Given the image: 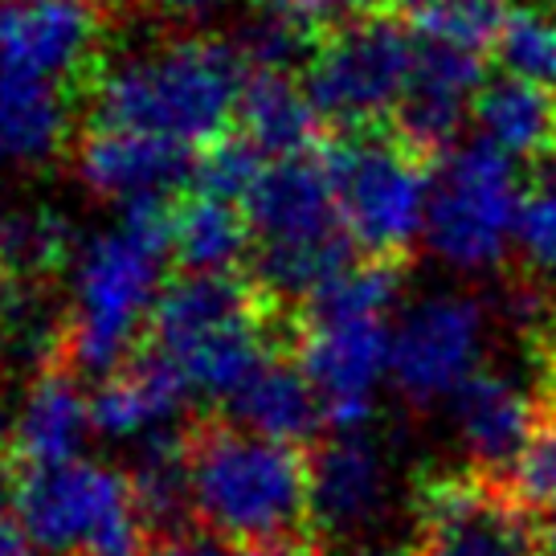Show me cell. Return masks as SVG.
<instances>
[{
  "instance_id": "cell-1",
  "label": "cell",
  "mask_w": 556,
  "mask_h": 556,
  "mask_svg": "<svg viewBox=\"0 0 556 556\" xmlns=\"http://www.w3.org/2000/svg\"><path fill=\"white\" fill-rule=\"evenodd\" d=\"M197 528L233 548L319 536L312 516V454L245 430L226 414L185 421ZM324 540V536H319Z\"/></svg>"
},
{
  "instance_id": "cell-2",
  "label": "cell",
  "mask_w": 556,
  "mask_h": 556,
  "mask_svg": "<svg viewBox=\"0 0 556 556\" xmlns=\"http://www.w3.org/2000/svg\"><path fill=\"white\" fill-rule=\"evenodd\" d=\"M245 78L250 62L233 37L173 29L127 62H106L87 123L136 127L205 148L233 127Z\"/></svg>"
},
{
  "instance_id": "cell-28",
  "label": "cell",
  "mask_w": 556,
  "mask_h": 556,
  "mask_svg": "<svg viewBox=\"0 0 556 556\" xmlns=\"http://www.w3.org/2000/svg\"><path fill=\"white\" fill-rule=\"evenodd\" d=\"M516 245L540 287L556 282V189H540L523 201Z\"/></svg>"
},
{
  "instance_id": "cell-34",
  "label": "cell",
  "mask_w": 556,
  "mask_h": 556,
  "mask_svg": "<svg viewBox=\"0 0 556 556\" xmlns=\"http://www.w3.org/2000/svg\"><path fill=\"white\" fill-rule=\"evenodd\" d=\"M536 553L540 556H556V507L540 516V523H536Z\"/></svg>"
},
{
  "instance_id": "cell-25",
  "label": "cell",
  "mask_w": 556,
  "mask_h": 556,
  "mask_svg": "<svg viewBox=\"0 0 556 556\" xmlns=\"http://www.w3.org/2000/svg\"><path fill=\"white\" fill-rule=\"evenodd\" d=\"M495 58L504 62L507 74L540 83L556 90V13L540 4H516L507 9L500 37H495Z\"/></svg>"
},
{
  "instance_id": "cell-35",
  "label": "cell",
  "mask_w": 556,
  "mask_h": 556,
  "mask_svg": "<svg viewBox=\"0 0 556 556\" xmlns=\"http://www.w3.org/2000/svg\"><path fill=\"white\" fill-rule=\"evenodd\" d=\"M103 4H106V9H111V13H115V17H127V13H136V9H139V0H103Z\"/></svg>"
},
{
  "instance_id": "cell-18",
  "label": "cell",
  "mask_w": 556,
  "mask_h": 556,
  "mask_svg": "<svg viewBox=\"0 0 556 556\" xmlns=\"http://www.w3.org/2000/svg\"><path fill=\"white\" fill-rule=\"evenodd\" d=\"M384 504V454L361 430H331L312 446V516L319 536H352Z\"/></svg>"
},
{
  "instance_id": "cell-11",
  "label": "cell",
  "mask_w": 556,
  "mask_h": 556,
  "mask_svg": "<svg viewBox=\"0 0 556 556\" xmlns=\"http://www.w3.org/2000/svg\"><path fill=\"white\" fill-rule=\"evenodd\" d=\"M295 356L328 405L331 430H361L393 361V331L384 319L299 324Z\"/></svg>"
},
{
  "instance_id": "cell-7",
  "label": "cell",
  "mask_w": 556,
  "mask_h": 556,
  "mask_svg": "<svg viewBox=\"0 0 556 556\" xmlns=\"http://www.w3.org/2000/svg\"><path fill=\"white\" fill-rule=\"evenodd\" d=\"M115 25L103 0H0V66L74 90L90 115Z\"/></svg>"
},
{
  "instance_id": "cell-32",
  "label": "cell",
  "mask_w": 556,
  "mask_h": 556,
  "mask_svg": "<svg viewBox=\"0 0 556 556\" xmlns=\"http://www.w3.org/2000/svg\"><path fill=\"white\" fill-rule=\"evenodd\" d=\"M226 0H139V9L143 13H152V17L168 21L173 29H189L192 21L208 17L213 9H222Z\"/></svg>"
},
{
  "instance_id": "cell-16",
  "label": "cell",
  "mask_w": 556,
  "mask_h": 556,
  "mask_svg": "<svg viewBox=\"0 0 556 556\" xmlns=\"http://www.w3.org/2000/svg\"><path fill=\"white\" fill-rule=\"evenodd\" d=\"M540 414L544 401L528 397L511 377L491 368L470 372L454 393V430L467 454V467L500 483L528 446Z\"/></svg>"
},
{
  "instance_id": "cell-36",
  "label": "cell",
  "mask_w": 556,
  "mask_h": 556,
  "mask_svg": "<svg viewBox=\"0 0 556 556\" xmlns=\"http://www.w3.org/2000/svg\"><path fill=\"white\" fill-rule=\"evenodd\" d=\"M352 4V13H361V9H393V0H348Z\"/></svg>"
},
{
  "instance_id": "cell-22",
  "label": "cell",
  "mask_w": 556,
  "mask_h": 556,
  "mask_svg": "<svg viewBox=\"0 0 556 556\" xmlns=\"http://www.w3.org/2000/svg\"><path fill=\"white\" fill-rule=\"evenodd\" d=\"M254 226L242 201L180 189L173 201V258L180 270H238L250 262Z\"/></svg>"
},
{
  "instance_id": "cell-37",
  "label": "cell",
  "mask_w": 556,
  "mask_h": 556,
  "mask_svg": "<svg viewBox=\"0 0 556 556\" xmlns=\"http://www.w3.org/2000/svg\"><path fill=\"white\" fill-rule=\"evenodd\" d=\"M544 176H548V189H556V156L544 160Z\"/></svg>"
},
{
  "instance_id": "cell-33",
  "label": "cell",
  "mask_w": 556,
  "mask_h": 556,
  "mask_svg": "<svg viewBox=\"0 0 556 556\" xmlns=\"http://www.w3.org/2000/svg\"><path fill=\"white\" fill-rule=\"evenodd\" d=\"M242 556H328L324 540L303 536V540H278V544H262V548H245Z\"/></svg>"
},
{
  "instance_id": "cell-19",
  "label": "cell",
  "mask_w": 556,
  "mask_h": 556,
  "mask_svg": "<svg viewBox=\"0 0 556 556\" xmlns=\"http://www.w3.org/2000/svg\"><path fill=\"white\" fill-rule=\"evenodd\" d=\"M226 417H233L245 430H258L266 438L291 442V446H307L324 442L331 434L328 405L319 397L307 368L299 365L295 348H278L262 361L245 384L226 397Z\"/></svg>"
},
{
  "instance_id": "cell-31",
  "label": "cell",
  "mask_w": 556,
  "mask_h": 556,
  "mask_svg": "<svg viewBox=\"0 0 556 556\" xmlns=\"http://www.w3.org/2000/svg\"><path fill=\"white\" fill-rule=\"evenodd\" d=\"M34 544L25 536V528L17 520V507H13V479H9V467L0 458V556H29Z\"/></svg>"
},
{
  "instance_id": "cell-21",
  "label": "cell",
  "mask_w": 556,
  "mask_h": 556,
  "mask_svg": "<svg viewBox=\"0 0 556 556\" xmlns=\"http://www.w3.org/2000/svg\"><path fill=\"white\" fill-rule=\"evenodd\" d=\"M233 127L250 143H258V152L266 160L319 152L331 131L328 123H324V115L315 111L303 78H295L291 70H262V66H250Z\"/></svg>"
},
{
  "instance_id": "cell-10",
  "label": "cell",
  "mask_w": 556,
  "mask_h": 556,
  "mask_svg": "<svg viewBox=\"0 0 556 556\" xmlns=\"http://www.w3.org/2000/svg\"><path fill=\"white\" fill-rule=\"evenodd\" d=\"M483 352V307L467 295H434L405 312L393 331V384L414 409L454 397Z\"/></svg>"
},
{
  "instance_id": "cell-17",
  "label": "cell",
  "mask_w": 556,
  "mask_h": 556,
  "mask_svg": "<svg viewBox=\"0 0 556 556\" xmlns=\"http://www.w3.org/2000/svg\"><path fill=\"white\" fill-rule=\"evenodd\" d=\"M87 103L50 78L0 66V164L46 168L70 160Z\"/></svg>"
},
{
  "instance_id": "cell-3",
  "label": "cell",
  "mask_w": 556,
  "mask_h": 556,
  "mask_svg": "<svg viewBox=\"0 0 556 556\" xmlns=\"http://www.w3.org/2000/svg\"><path fill=\"white\" fill-rule=\"evenodd\" d=\"M319 152L361 254L405 258L417 229H426L434 160L405 143L393 123L328 131Z\"/></svg>"
},
{
  "instance_id": "cell-30",
  "label": "cell",
  "mask_w": 556,
  "mask_h": 556,
  "mask_svg": "<svg viewBox=\"0 0 556 556\" xmlns=\"http://www.w3.org/2000/svg\"><path fill=\"white\" fill-rule=\"evenodd\" d=\"M148 556H242V548H233L229 540L213 536L205 528H192V532H180V536L156 540Z\"/></svg>"
},
{
  "instance_id": "cell-38",
  "label": "cell",
  "mask_w": 556,
  "mask_h": 556,
  "mask_svg": "<svg viewBox=\"0 0 556 556\" xmlns=\"http://www.w3.org/2000/svg\"><path fill=\"white\" fill-rule=\"evenodd\" d=\"M368 556H417V548H381V553H368Z\"/></svg>"
},
{
  "instance_id": "cell-13",
  "label": "cell",
  "mask_w": 556,
  "mask_h": 556,
  "mask_svg": "<svg viewBox=\"0 0 556 556\" xmlns=\"http://www.w3.org/2000/svg\"><path fill=\"white\" fill-rule=\"evenodd\" d=\"M483 58L486 53L467 46L417 34L414 78L393 111V127L405 143H414L434 164L451 152L458 127L475 111V99L483 90Z\"/></svg>"
},
{
  "instance_id": "cell-20",
  "label": "cell",
  "mask_w": 556,
  "mask_h": 556,
  "mask_svg": "<svg viewBox=\"0 0 556 556\" xmlns=\"http://www.w3.org/2000/svg\"><path fill=\"white\" fill-rule=\"evenodd\" d=\"M192 401V389L173 356L156 344H139V352L119 365L111 377L99 381L90 397L94 434L106 438H136L168 426Z\"/></svg>"
},
{
  "instance_id": "cell-24",
  "label": "cell",
  "mask_w": 556,
  "mask_h": 556,
  "mask_svg": "<svg viewBox=\"0 0 556 556\" xmlns=\"http://www.w3.org/2000/svg\"><path fill=\"white\" fill-rule=\"evenodd\" d=\"M74 258V229L50 205H0V282H58Z\"/></svg>"
},
{
  "instance_id": "cell-14",
  "label": "cell",
  "mask_w": 556,
  "mask_h": 556,
  "mask_svg": "<svg viewBox=\"0 0 556 556\" xmlns=\"http://www.w3.org/2000/svg\"><path fill=\"white\" fill-rule=\"evenodd\" d=\"M245 213L254 226V245L324 242L348 233L324 152L270 160L245 197Z\"/></svg>"
},
{
  "instance_id": "cell-6",
  "label": "cell",
  "mask_w": 556,
  "mask_h": 556,
  "mask_svg": "<svg viewBox=\"0 0 556 556\" xmlns=\"http://www.w3.org/2000/svg\"><path fill=\"white\" fill-rule=\"evenodd\" d=\"M520 213V168L491 139H470L434 164L426 245L446 266L491 270L516 245Z\"/></svg>"
},
{
  "instance_id": "cell-5",
  "label": "cell",
  "mask_w": 556,
  "mask_h": 556,
  "mask_svg": "<svg viewBox=\"0 0 556 556\" xmlns=\"http://www.w3.org/2000/svg\"><path fill=\"white\" fill-rule=\"evenodd\" d=\"M417 29L397 9H361L319 29L303 87L331 131L393 123L414 78Z\"/></svg>"
},
{
  "instance_id": "cell-29",
  "label": "cell",
  "mask_w": 556,
  "mask_h": 556,
  "mask_svg": "<svg viewBox=\"0 0 556 556\" xmlns=\"http://www.w3.org/2000/svg\"><path fill=\"white\" fill-rule=\"evenodd\" d=\"M262 13H275L282 21H295L303 29H328L331 21H340L344 13H352L348 0H254Z\"/></svg>"
},
{
  "instance_id": "cell-23",
  "label": "cell",
  "mask_w": 556,
  "mask_h": 556,
  "mask_svg": "<svg viewBox=\"0 0 556 556\" xmlns=\"http://www.w3.org/2000/svg\"><path fill=\"white\" fill-rule=\"evenodd\" d=\"M470 115L483 139L504 148L507 156L536 160V164L556 156V90L504 74L483 83Z\"/></svg>"
},
{
  "instance_id": "cell-26",
  "label": "cell",
  "mask_w": 556,
  "mask_h": 556,
  "mask_svg": "<svg viewBox=\"0 0 556 556\" xmlns=\"http://www.w3.org/2000/svg\"><path fill=\"white\" fill-rule=\"evenodd\" d=\"M270 160L258 152V143L229 127L217 139H208L205 148L197 152V176H192V189L213 192V197H226V201H242L254 192L258 176L266 173Z\"/></svg>"
},
{
  "instance_id": "cell-15",
  "label": "cell",
  "mask_w": 556,
  "mask_h": 556,
  "mask_svg": "<svg viewBox=\"0 0 556 556\" xmlns=\"http://www.w3.org/2000/svg\"><path fill=\"white\" fill-rule=\"evenodd\" d=\"M83 381L87 377H78L66 361H53L29 377L25 401L0 442L4 467H50V463L78 458L94 430V414H90V397L83 393Z\"/></svg>"
},
{
  "instance_id": "cell-8",
  "label": "cell",
  "mask_w": 556,
  "mask_h": 556,
  "mask_svg": "<svg viewBox=\"0 0 556 556\" xmlns=\"http://www.w3.org/2000/svg\"><path fill=\"white\" fill-rule=\"evenodd\" d=\"M417 556H540L532 511L479 470H430L414 486Z\"/></svg>"
},
{
  "instance_id": "cell-9",
  "label": "cell",
  "mask_w": 556,
  "mask_h": 556,
  "mask_svg": "<svg viewBox=\"0 0 556 556\" xmlns=\"http://www.w3.org/2000/svg\"><path fill=\"white\" fill-rule=\"evenodd\" d=\"M25 536L46 556H87L103 528L136 504L131 479L87 458L9 470Z\"/></svg>"
},
{
  "instance_id": "cell-4",
  "label": "cell",
  "mask_w": 556,
  "mask_h": 556,
  "mask_svg": "<svg viewBox=\"0 0 556 556\" xmlns=\"http://www.w3.org/2000/svg\"><path fill=\"white\" fill-rule=\"evenodd\" d=\"M168 254L139 242L127 229H111L83 250L66 319V361L78 377H111L148 340V324L164 291L160 266Z\"/></svg>"
},
{
  "instance_id": "cell-12",
  "label": "cell",
  "mask_w": 556,
  "mask_h": 556,
  "mask_svg": "<svg viewBox=\"0 0 556 556\" xmlns=\"http://www.w3.org/2000/svg\"><path fill=\"white\" fill-rule=\"evenodd\" d=\"M70 168L103 201H136L152 192H180L197 176V152L192 143L115 123H83L74 139Z\"/></svg>"
},
{
  "instance_id": "cell-27",
  "label": "cell",
  "mask_w": 556,
  "mask_h": 556,
  "mask_svg": "<svg viewBox=\"0 0 556 556\" xmlns=\"http://www.w3.org/2000/svg\"><path fill=\"white\" fill-rule=\"evenodd\" d=\"M500 486H504L523 511H532V516L536 511L544 516V511L556 507V409L544 405V414H540L528 446L511 463V470L500 479Z\"/></svg>"
}]
</instances>
